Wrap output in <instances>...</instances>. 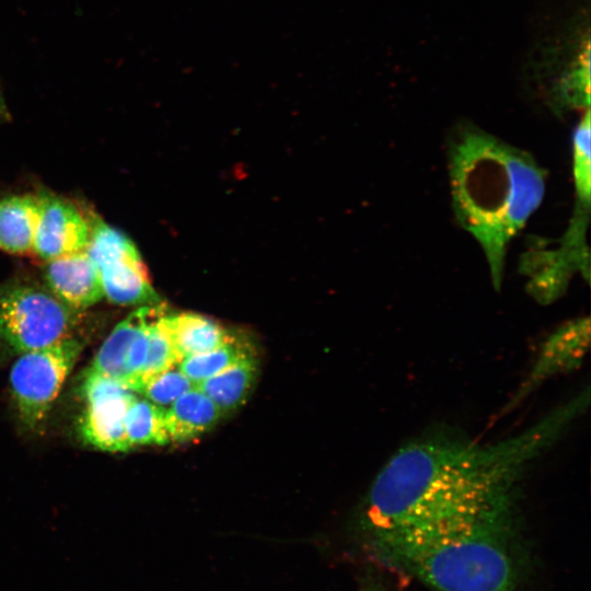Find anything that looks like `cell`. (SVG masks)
<instances>
[{"instance_id": "ba28073f", "label": "cell", "mask_w": 591, "mask_h": 591, "mask_svg": "<svg viewBox=\"0 0 591 591\" xmlns=\"http://www.w3.org/2000/svg\"><path fill=\"white\" fill-rule=\"evenodd\" d=\"M589 317H580L558 327L543 344L535 363L506 410L513 408L548 379L578 368L588 351Z\"/></svg>"}, {"instance_id": "ffe728a7", "label": "cell", "mask_w": 591, "mask_h": 591, "mask_svg": "<svg viewBox=\"0 0 591 591\" xmlns=\"http://www.w3.org/2000/svg\"><path fill=\"white\" fill-rule=\"evenodd\" d=\"M193 386L195 385L176 364L148 380L139 394L144 395L148 401L164 408Z\"/></svg>"}, {"instance_id": "5bb4252c", "label": "cell", "mask_w": 591, "mask_h": 591, "mask_svg": "<svg viewBox=\"0 0 591 591\" xmlns=\"http://www.w3.org/2000/svg\"><path fill=\"white\" fill-rule=\"evenodd\" d=\"M167 325L179 361L217 348L233 336L215 320L192 312L167 314Z\"/></svg>"}, {"instance_id": "8fae6325", "label": "cell", "mask_w": 591, "mask_h": 591, "mask_svg": "<svg viewBox=\"0 0 591 591\" xmlns=\"http://www.w3.org/2000/svg\"><path fill=\"white\" fill-rule=\"evenodd\" d=\"M222 416L219 407L193 386L165 409L164 420L171 442H186L209 431Z\"/></svg>"}, {"instance_id": "277c9868", "label": "cell", "mask_w": 591, "mask_h": 591, "mask_svg": "<svg viewBox=\"0 0 591 591\" xmlns=\"http://www.w3.org/2000/svg\"><path fill=\"white\" fill-rule=\"evenodd\" d=\"M74 312L51 291L4 286L0 289V338L19 355L51 346L73 336Z\"/></svg>"}, {"instance_id": "6da1fadb", "label": "cell", "mask_w": 591, "mask_h": 591, "mask_svg": "<svg viewBox=\"0 0 591 591\" xmlns=\"http://www.w3.org/2000/svg\"><path fill=\"white\" fill-rule=\"evenodd\" d=\"M582 412L581 403L571 398L521 432L488 444L445 436L406 444L368 493L367 534L472 519L515 502L522 474Z\"/></svg>"}, {"instance_id": "3957f363", "label": "cell", "mask_w": 591, "mask_h": 591, "mask_svg": "<svg viewBox=\"0 0 591 591\" xmlns=\"http://www.w3.org/2000/svg\"><path fill=\"white\" fill-rule=\"evenodd\" d=\"M448 170L455 218L483 248L499 290L507 246L543 200L544 171L526 151L472 125L452 132Z\"/></svg>"}, {"instance_id": "9a60e30c", "label": "cell", "mask_w": 591, "mask_h": 591, "mask_svg": "<svg viewBox=\"0 0 591 591\" xmlns=\"http://www.w3.org/2000/svg\"><path fill=\"white\" fill-rule=\"evenodd\" d=\"M257 370V359L252 355L195 386L204 392L222 414L230 413L247 399L255 384Z\"/></svg>"}, {"instance_id": "8992f818", "label": "cell", "mask_w": 591, "mask_h": 591, "mask_svg": "<svg viewBox=\"0 0 591 591\" xmlns=\"http://www.w3.org/2000/svg\"><path fill=\"white\" fill-rule=\"evenodd\" d=\"M95 263L104 298L118 305L159 303L148 269L132 241L99 221L86 248Z\"/></svg>"}, {"instance_id": "7c38bea8", "label": "cell", "mask_w": 591, "mask_h": 591, "mask_svg": "<svg viewBox=\"0 0 591 591\" xmlns=\"http://www.w3.org/2000/svg\"><path fill=\"white\" fill-rule=\"evenodd\" d=\"M40 196L12 195L0 199V248L10 254L33 253Z\"/></svg>"}, {"instance_id": "4fadbf2b", "label": "cell", "mask_w": 591, "mask_h": 591, "mask_svg": "<svg viewBox=\"0 0 591 591\" xmlns=\"http://www.w3.org/2000/svg\"><path fill=\"white\" fill-rule=\"evenodd\" d=\"M150 305L135 310L114 327L86 371L113 379L127 387L126 367L131 343Z\"/></svg>"}, {"instance_id": "44dd1931", "label": "cell", "mask_w": 591, "mask_h": 591, "mask_svg": "<svg viewBox=\"0 0 591 591\" xmlns=\"http://www.w3.org/2000/svg\"><path fill=\"white\" fill-rule=\"evenodd\" d=\"M7 116H8L7 106H5V103L3 101L2 94L0 92V118H4Z\"/></svg>"}, {"instance_id": "5b68a950", "label": "cell", "mask_w": 591, "mask_h": 591, "mask_svg": "<svg viewBox=\"0 0 591 591\" xmlns=\"http://www.w3.org/2000/svg\"><path fill=\"white\" fill-rule=\"evenodd\" d=\"M83 345L71 336L51 346L21 354L10 371V386L21 421L36 429L48 415L77 363Z\"/></svg>"}, {"instance_id": "e0dca14e", "label": "cell", "mask_w": 591, "mask_h": 591, "mask_svg": "<svg viewBox=\"0 0 591 591\" xmlns=\"http://www.w3.org/2000/svg\"><path fill=\"white\" fill-rule=\"evenodd\" d=\"M252 355L250 344L233 335L217 348L183 358L178 368L196 385Z\"/></svg>"}, {"instance_id": "2e32d148", "label": "cell", "mask_w": 591, "mask_h": 591, "mask_svg": "<svg viewBox=\"0 0 591 591\" xmlns=\"http://www.w3.org/2000/svg\"><path fill=\"white\" fill-rule=\"evenodd\" d=\"M165 409L137 396L125 417V436L129 448L171 443L164 420Z\"/></svg>"}, {"instance_id": "7402d4cb", "label": "cell", "mask_w": 591, "mask_h": 591, "mask_svg": "<svg viewBox=\"0 0 591 591\" xmlns=\"http://www.w3.org/2000/svg\"><path fill=\"white\" fill-rule=\"evenodd\" d=\"M361 591H386L382 587L370 584L361 589Z\"/></svg>"}, {"instance_id": "30bf717a", "label": "cell", "mask_w": 591, "mask_h": 591, "mask_svg": "<svg viewBox=\"0 0 591 591\" xmlns=\"http://www.w3.org/2000/svg\"><path fill=\"white\" fill-rule=\"evenodd\" d=\"M45 278L49 290L76 311L104 299L97 267L86 250L48 260Z\"/></svg>"}, {"instance_id": "9c48e42d", "label": "cell", "mask_w": 591, "mask_h": 591, "mask_svg": "<svg viewBox=\"0 0 591 591\" xmlns=\"http://www.w3.org/2000/svg\"><path fill=\"white\" fill-rule=\"evenodd\" d=\"M91 234L92 224L73 204L40 196L33 253L48 262L85 251Z\"/></svg>"}, {"instance_id": "7a4b0ae2", "label": "cell", "mask_w": 591, "mask_h": 591, "mask_svg": "<svg viewBox=\"0 0 591 591\" xmlns=\"http://www.w3.org/2000/svg\"><path fill=\"white\" fill-rule=\"evenodd\" d=\"M374 557L436 591H523L515 503L440 525L368 534Z\"/></svg>"}, {"instance_id": "52a82bcc", "label": "cell", "mask_w": 591, "mask_h": 591, "mask_svg": "<svg viewBox=\"0 0 591 591\" xmlns=\"http://www.w3.org/2000/svg\"><path fill=\"white\" fill-rule=\"evenodd\" d=\"M81 394L84 408L79 431L83 441L106 452L130 450L125 436V417L136 393L113 379L85 371Z\"/></svg>"}, {"instance_id": "d6986e66", "label": "cell", "mask_w": 591, "mask_h": 591, "mask_svg": "<svg viewBox=\"0 0 591 591\" xmlns=\"http://www.w3.org/2000/svg\"><path fill=\"white\" fill-rule=\"evenodd\" d=\"M590 134V111L587 108L572 137L573 182L578 202L583 210L589 209L591 197Z\"/></svg>"}, {"instance_id": "ac0fdd59", "label": "cell", "mask_w": 591, "mask_h": 591, "mask_svg": "<svg viewBox=\"0 0 591 591\" xmlns=\"http://www.w3.org/2000/svg\"><path fill=\"white\" fill-rule=\"evenodd\" d=\"M178 362L179 358L167 325V313L161 305L149 326L148 350L137 393L152 376L178 364Z\"/></svg>"}]
</instances>
